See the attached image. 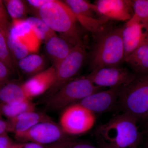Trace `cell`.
I'll list each match as a JSON object with an SVG mask.
<instances>
[{"label":"cell","mask_w":148,"mask_h":148,"mask_svg":"<svg viewBox=\"0 0 148 148\" xmlns=\"http://www.w3.org/2000/svg\"><path fill=\"white\" fill-rule=\"evenodd\" d=\"M37 17L55 33L75 46L82 42L76 17L64 1L50 0L40 8Z\"/></svg>","instance_id":"obj_1"},{"label":"cell","mask_w":148,"mask_h":148,"mask_svg":"<svg viewBox=\"0 0 148 148\" xmlns=\"http://www.w3.org/2000/svg\"><path fill=\"white\" fill-rule=\"evenodd\" d=\"M138 121L133 116L122 112L98 127V134L102 140L119 147L137 148L143 138L137 126Z\"/></svg>","instance_id":"obj_2"},{"label":"cell","mask_w":148,"mask_h":148,"mask_svg":"<svg viewBox=\"0 0 148 148\" xmlns=\"http://www.w3.org/2000/svg\"><path fill=\"white\" fill-rule=\"evenodd\" d=\"M122 27L111 29L101 34L91 56L92 70L118 66L124 59Z\"/></svg>","instance_id":"obj_3"},{"label":"cell","mask_w":148,"mask_h":148,"mask_svg":"<svg viewBox=\"0 0 148 148\" xmlns=\"http://www.w3.org/2000/svg\"><path fill=\"white\" fill-rule=\"evenodd\" d=\"M117 107L138 121L148 112V74L136 76L120 87Z\"/></svg>","instance_id":"obj_4"},{"label":"cell","mask_w":148,"mask_h":148,"mask_svg":"<svg viewBox=\"0 0 148 148\" xmlns=\"http://www.w3.org/2000/svg\"><path fill=\"white\" fill-rule=\"evenodd\" d=\"M101 88L93 84L87 76L72 79L49 96L47 108L52 110L64 109L90 94L100 91Z\"/></svg>","instance_id":"obj_5"},{"label":"cell","mask_w":148,"mask_h":148,"mask_svg":"<svg viewBox=\"0 0 148 148\" xmlns=\"http://www.w3.org/2000/svg\"><path fill=\"white\" fill-rule=\"evenodd\" d=\"M6 42L11 53L18 60L37 52L41 42L26 19L12 20Z\"/></svg>","instance_id":"obj_6"},{"label":"cell","mask_w":148,"mask_h":148,"mask_svg":"<svg viewBox=\"0 0 148 148\" xmlns=\"http://www.w3.org/2000/svg\"><path fill=\"white\" fill-rule=\"evenodd\" d=\"M95 120V113L75 103L64 109L59 119V126L65 134L79 135L91 130Z\"/></svg>","instance_id":"obj_7"},{"label":"cell","mask_w":148,"mask_h":148,"mask_svg":"<svg viewBox=\"0 0 148 148\" xmlns=\"http://www.w3.org/2000/svg\"><path fill=\"white\" fill-rule=\"evenodd\" d=\"M86 57L85 47L83 42L74 46L69 55L58 66L54 67L56 80L53 86L49 90V96L58 91L79 71Z\"/></svg>","instance_id":"obj_8"},{"label":"cell","mask_w":148,"mask_h":148,"mask_svg":"<svg viewBox=\"0 0 148 148\" xmlns=\"http://www.w3.org/2000/svg\"><path fill=\"white\" fill-rule=\"evenodd\" d=\"M136 76L126 69L119 66L94 69L87 76L96 86L110 88L121 87L129 84Z\"/></svg>","instance_id":"obj_9"},{"label":"cell","mask_w":148,"mask_h":148,"mask_svg":"<svg viewBox=\"0 0 148 148\" xmlns=\"http://www.w3.org/2000/svg\"><path fill=\"white\" fill-rule=\"evenodd\" d=\"M15 137L21 141L46 145L63 140L65 138V133L59 125L45 121L37 123L26 132Z\"/></svg>","instance_id":"obj_10"},{"label":"cell","mask_w":148,"mask_h":148,"mask_svg":"<svg viewBox=\"0 0 148 148\" xmlns=\"http://www.w3.org/2000/svg\"><path fill=\"white\" fill-rule=\"evenodd\" d=\"M73 12L78 22L86 29L92 32H99L101 30L102 24L106 21L98 18V14L95 4L85 0H65L63 1Z\"/></svg>","instance_id":"obj_11"},{"label":"cell","mask_w":148,"mask_h":148,"mask_svg":"<svg viewBox=\"0 0 148 148\" xmlns=\"http://www.w3.org/2000/svg\"><path fill=\"white\" fill-rule=\"evenodd\" d=\"M95 4L98 15L107 21H127L134 14L132 1L98 0Z\"/></svg>","instance_id":"obj_12"},{"label":"cell","mask_w":148,"mask_h":148,"mask_svg":"<svg viewBox=\"0 0 148 148\" xmlns=\"http://www.w3.org/2000/svg\"><path fill=\"white\" fill-rule=\"evenodd\" d=\"M120 87L94 92L77 103L94 113L108 112L117 106Z\"/></svg>","instance_id":"obj_13"},{"label":"cell","mask_w":148,"mask_h":148,"mask_svg":"<svg viewBox=\"0 0 148 148\" xmlns=\"http://www.w3.org/2000/svg\"><path fill=\"white\" fill-rule=\"evenodd\" d=\"M148 30L133 15L122 27L123 42L124 58L130 55L138 47L145 39Z\"/></svg>","instance_id":"obj_14"},{"label":"cell","mask_w":148,"mask_h":148,"mask_svg":"<svg viewBox=\"0 0 148 148\" xmlns=\"http://www.w3.org/2000/svg\"><path fill=\"white\" fill-rule=\"evenodd\" d=\"M56 80L55 69L52 66L33 76L22 84L28 98H32L42 95L53 86Z\"/></svg>","instance_id":"obj_15"},{"label":"cell","mask_w":148,"mask_h":148,"mask_svg":"<svg viewBox=\"0 0 148 148\" xmlns=\"http://www.w3.org/2000/svg\"><path fill=\"white\" fill-rule=\"evenodd\" d=\"M46 51L53 61L54 67L69 55L74 46L60 36L51 37L45 42Z\"/></svg>","instance_id":"obj_16"},{"label":"cell","mask_w":148,"mask_h":148,"mask_svg":"<svg viewBox=\"0 0 148 148\" xmlns=\"http://www.w3.org/2000/svg\"><path fill=\"white\" fill-rule=\"evenodd\" d=\"M41 114L35 111L26 112L9 119V131L13 132L15 136L26 132L37 123L45 121Z\"/></svg>","instance_id":"obj_17"},{"label":"cell","mask_w":148,"mask_h":148,"mask_svg":"<svg viewBox=\"0 0 148 148\" xmlns=\"http://www.w3.org/2000/svg\"><path fill=\"white\" fill-rule=\"evenodd\" d=\"M123 61L140 75L148 74V32L141 44Z\"/></svg>","instance_id":"obj_18"},{"label":"cell","mask_w":148,"mask_h":148,"mask_svg":"<svg viewBox=\"0 0 148 148\" xmlns=\"http://www.w3.org/2000/svg\"><path fill=\"white\" fill-rule=\"evenodd\" d=\"M31 99L28 98L22 84L9 81L0 86V103L14 104Z\"/></svg>","instance_id":"obj_19"},{"label":"cell","mask_w":148,"mask_h":148,"mask_svg":"<svg viewBox=\"0 0 148 148\" xmlns=\"http://www.w3.org/2000/svg\"><path fill=\"white\" fill-rule=\"evenodd\" d=\"M17 65L24 73L33 76L45 70L46 64L42 56L34 53L18 60Z\"/></svg>","instance_id":"obj_20"},{"label":"cell","mask_w":148,"mask_h":148,"mask_svg":"<svg viewBox=\"0 0 148 148\" xmlns=\"http://www.w3.org/2000/svg\"><path fill=\"white\" fill-rule=\"evenodd\" d=\"M35 104L32 102L31 99L14 104H0V115L3 116L8 119L26 112L35 111Z\"/></svg>","instance_id":"obj_21"},{"label":"cell","mask_w":148,"mask_h":148,"mask_svg":"<svg viewBox=\"0 0 148 148\" xmlns=\"http://www.w3.org/2000/svg\"><path fill=\"white\" fill-rule=\"evenodd\" d=\"M7 11L12 20L26 19L29 11L26 1L4 0L3 1Z\"/></svg>","instance_id":"obj_22"},{"label":"cell","mask_w":148,"mask_h":148,"mask_svg":"<svg viewBox=\"0 0 148 148\" xmlns=\"http://www.w3.org/2000/svg\"><path fill=\"white\" fill-rule=\"evenodd\" d=\"M26 20L41 42H45L51 37L56 35V33L38 17L31 16L26 18Z\"/></svg>","instance_id":"obj_23"},{"label":"cell","mask_w":148,"mask_h":148,"mask_svg":"<svg viewBox=\"0 0 148 148\" xmlns=\"http://www.w3.org/2000/svg\"><path fill=\"white\" fill-rule=\"evenodd\" d=\"M134 16L148 30V0L132 1Z\"/></svg>","instance_id":"obj_24"},{"label":"cell","mask_w":148,"mask_h":148,"mask_svg":"<svg viewBox=\"0 0 148 148\" xmlns=\"http://www.w3.org/2000/svg\"><path fill=\"white\" fill-rule=\"evenodd\" d=\"M0 60L8 67L11 71L15 69L16 62L14 60L8 45L5 37L0 32Z\"/></svg>","instance_id":"obj_25"},{"label":"cell","mask_w":148,"mask_h":148,"mask_svg":"<svg viewBox=\"0 0 148 148\" xmlns=\"http://www.w3.org/2000/svg\"><path fill=\"white\" fill-rule=\"evenodd\" d=\"M9 17L3 1L0 0V32L6 40L8 36L11 26Z\"/></svg>","instance_id":"obj_26"},{"label":"cell","mask_w":148,"mask_h":148,"mask_svg":"<svg viewBox=\"0 0 148 148\" xmlns=\"http://www.w3.org/2000/svg\"><path fill=\"white\" fill-rule=\"evenodd\" d=\"M11 71L3 62L0 60V86L10 81Z\"/></svg>","instance_id":"obj_27"},{"label":"cell","mask_w":148,"mask_h":148,"mask_svg":"<svg viewBox=\"0 0 148 148\" xmlns=\"http://www.w3.org/2000/svg\"><path fill=\"white\" fill-rule=\"evenodd\" d=\"M50 0H27L26 1L28 7L33 9L35 11L38 12L41 8L47 3L49 2Z\"/></svg>","instance_id":"obj_28"},{"label":"cell","mask_w":148,"mask_h":148,"mask_svg":"<svg viewBox=\"0 0 148 148\" xmlns=\"http://www.w3.org/2000/svg\"><path fill=\"white\" fill-rule=\"evenodd\" d=\"M14 144L6 132L0 135V148H9Z\"/></svg>","instance_id":"obj_29"},{"label":"cell","mask_w":148,"mask_h":148,"mask_svg":"<svg viewBox=\"0 0 148 148\" xmlns=\"http://www.w3.org/2000/svg\"><path fill=\"white\" fill-rule=\"evenodd\" d=\"M9 131V125L8 121L4 120L0 115V135Z\"/></svg>","instance_id":"obj_30"},{"label":"cell","mask_w":148,"mask_h":148,"mask_svg":"<svg viewBox=\"0 0 148 148\" xmlns=\"http://www.w3.org/2000/svg\"><path fill=\"white\" fill-rule=\"evenodd\" d=\"M23 144L22 148H44L41 145L34 142H27Z\"/></svg>","instance_id":"obj_31"},{"label":"cell","mask_w":148,"mask_h":148,"mask_svg":"<svg viewBox=\"0 0 148 148\" xmlns=\"http://www.w3.org/2000/svg\"><path fill=\"white\" fill-rule=\"evenodd\" d=\"M99 144L100 148H121L108 143L102 139L99 141Z\"/></svg>","instance_id":"obj_32"},{"label":"cell","mask_w":148,"mask_h":148,"mask_svg":"<svg viewBox=\"0 0 148 148\" xmlns=\"http://www.w3.org/2000/svg\"><path fill=\"white\" fill-rule=\"evenodd\" d=\"M71 148H97L94 146L89 145V144H86V143H79L76 144L72 146Z\"/></svg>","instance_id":"obj_33"},{"label":"cell","mask_w":148,"mask_h":148,"mask_svg":"<svg viewBox=\"0 0 148 148\" xmlns=\"http://www.w3.org/2000/svg\"><path fill=\"white\" fill-rule=\"evenodd\" d=\"M144 127V131L142 135L143 137H144L145 138L146 140H147V145H148V120L146 121Z\"/></svg>","instance_id":"obj_34"},{"label":"cell","mask_w":148,"mask_h":148,"mask_svg":"<svg viewBox=\"0 0 148 148\" xmlns=\"http://www.w3.org/2000/svg\"><path fill=\"white\" fill-rule=\"evenodd\" d=\"M23 143L14 144L9 148H23Z\"/></svg>","instance_id":"obj_35"},{"label":"cell","mask_w":148,"mask_h":148,"mask_svg":"<svg viewBox=\"0 0 148 148\" xmlns=\"http://www.w3.org/2000/svg\"><path fill=\"white\" fill-rule=\"evenodd\" d=\"M141 119L143 121H145L147 120H148V112L146 114H145V115L141 118Z\"/></svg>","instance_id":"obj_36"},{"label":"cell","mask_w":148,"mask_h":148,"mask_svg":"<svg viewBox=\"0 0 148 148\" xmlns=\"http://www.w3.org/2000/svg\"><path fill=\"white\" fill-rule=\"evenodd\" d=\"M145 148H148V145H146L145 147Z\"/></svg>","instance_id":"obj_37"},{"label":"cell","mask_w":148,"mask_h":148,"mask_svg":"<svg viewBox=\"0 0 148 148\" xmlns=\"http://www.w3.org/2000/svg\"><path fill=\"white\" fill-rule=\"evenodd\" d=\"M62 148V147H57V148Z\"/></svg>","instance_id":"obj_38"}]
</instances>
